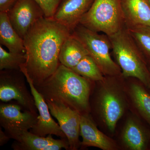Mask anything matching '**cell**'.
I'll return each instance as SVG.
<instances>
[{
    "instance_id": "obj_1",
    "label": "cell",
    "mask_w": 150,
    "mask_h": 150,
    "mask_svg": "<svg viewBox=\"0 0 150 150\" xmlns=\"http://www.w3.org/2000/svg\"><path fill=\"white\" fill-rule=\"evenodd\" d=\"M71 33L54 18L46 17L38 21L28 31L23 39L27 61L21 71L34 86L51 76L61 64L60 50Z\"/></svg>"
},
{
    "instance_id": "obj_21",
    "label": "cell",
    "mask_w": 150,
    "mask_h": 150,
    "mask_svg": "<svg viewBox=\"0 0 150 150\" xmlns=\"http://www.w3.org/2000/svg\"><path fill=\"white\" fill-rule=\"evenodd\" d=\"M27 61L25 53L7 52L0 45V71L21 70L25 68Z\"/></svg>"
},
{
    "instance_id": "obj_24",
    "label": "cell",
    "mask_w": 150,
    "mask_h": 150,
    "mask_svg": "<svg viewBox=\"0 0 150 150\" xmlns=\"http://www.w3.org/2000/svg\"><path fill=\"white\" fill-rule=\"evenodd\" d=\"M16 0H0V12L7 13Z\"/></svg>"
},
{
    "instance_id": "obj_5",
    "label": "cell",
    "mask_w": 150,
    "mask_h": 150,
    "mask_svg": "<svg viewBox=\"0 0 150 150\" xmlns=\"http://www.w3.org/2000/svg\"><path fill=\"white\" fill-rule=\"evenodd\" d=\"M71 34L83 44L103 75L115 76L120 74L121 69L110 56L112 47L107 35L100 34L80 24L75 28Z\"/></svg>"
},
{
    "instance_id": "obj_18",
    "label": "cell",
    "mask_w": 150,
    "mask_h": 150,
    "mask_svg": "<svg viewBox=\"0 0 150 150\" xmlns=\"http://www.w3.org/2000/svg\"><path fill=\"white\" fill-rule=\"evenodd\" d=\"M122 140L126 148L131 150L146 149L148 135L139 123L129 118L126 121L122 134Z\"/></svg>"
},
{
    "instance_id": "obj_7",
    "label": "cell",
    "mask_w": 150,
    "mask_h": 150,
    "mask_svg": "<svg viewBox=\"0 0 150 150\" xmlns=\"http://www.w3.org/2000/svg\"><path fill=\"white\" fill-rule=\"evenodd\" d=\"M97 105L108 129L114 132L117 122L125 111L126 105L122 93L115 86L105 84L98 93Z\"/></svg>"
},
{
    "instance_id": "obj_20",
    "label": "cell",
    "mask_w": 150,
    "mask_h": 150,
    "mask_svg": "<svg viewBox=\"0 0 150 150\" xmlns=\"http://www.w3.org/2000/svg\"><path fill=\"white\" fill-rule=\"evenodd\" d=\"M71 69L91 81L103 82L105 81L104 75L89 55L85 56L76 67Z\"/></svg>"
},
{
    "instance_id": "obj_13",
    "label": "cell",
    "mask_w": 150,
    "mask_h": 150,
    "mask_svg": "<svg viewBox=\"0 0 150 150\" xmlns=\"http://www.w3.org/2000/svg\"><path fill=\"white\" fill-rule=\"evenodd\" d=\"M94 0H64L56 11L53 18L67 27L71 33L80 24Z\"/></svg>"
},
{
    "instance_id": "obj_10",
    "label": "cell",
    "mask_w": 150,
    "mask_h": 150,
    "mask_svg": "<svg viewBox=\"0 0 150 150\" xmlns=\"http://www.w3.org/2000/svg\"><path fill=\"white\" fill-rule=\"evenodd\" d=\"M11 102L0 104V125L6 134L32 129L37 123L38 115L24 109L16 101Z\"/></svg>"
},
{
    "instance_id": "obj_14",
    "label": "cell",
    "mask_w": 150,
    "mask_h": 150,
    "mask_svg": "<svg viewBox=\"0 0 150 150\" xmlns=\"http://www.w3.org/2000/svg\"><path fill=\"white\" fill-rule=\"evenodd\" d=\"M80 136L82 138L81 146L95 147L103 150L115 149L116 146L109 137L98 129L89 113L81 115Z\"/></svg>"
},
{
    "instance_id": "obj_19",
    "label": "cell",
    "mask_w": 150,
    "mask_h": 150,
    "mask_svg": "<svg viewBox=\"0 0 150 150\" xmlns=\"http://www.w3.org/2000/svg\"><path fill=\"white\" fill-rule=\"evenodd\" d=\"M130 93L135 107L150 125V95L144 87L137 84L131 85Z\"/></svg>"
},
{
    "instance_id": "obj_3",
    "label": "cell",
    "mask_w": 150,
    "mask_h": 150,
    "mask_svg": "<svg viewBox=\"0 0 150 150\" xmlns=\"http://www.w3.org/2000/svg\"><path fill=\"white\" fill-rule=\"evenodd\" d=\"M113 55L124 77L138 79L150 88V71L145 56L126 27L108 36Z\"/></svg>"
},
{
    "instance_id": "obj_8",
    "label": "cell",
    "mask_w": 150,
    "mask_h": 150,
    "mask_svg": "<svg viewBox=\"0 0 150 150\" xmlns=\"http://www.w3.org/2000/svg\"><path fill=\"white\" fill-rule=\"evenodd\" d=\"M51 115L58 121L59 126L66 135L69 150H76L81 146L80 142L81 115L61 103L46 100Z\"/></svg>"
},
{
    "instance_id": "obj_12",
    "label": "cell",
    "mask_w": 150,
    "mask_h": 150,
    "mask_svg": "<svg viewBox=\"0 0 150 150\" xmlns=\"http://www.w3.org/2000/svg\"><path fill=\"white\" fill-rule=\"evenodd\" d=\"M25 76L29 85L38 112L37 123L29 131L33 134L41 137L52 135L61 138H67L60 128L59 123H56L52 118L45 100L35 88L30 78L28 76Z\"/></svg>"
},
{
    "instance_id": "obj_28",
    "label": "cell",
    "mask_w": 150,
    "mask_h": 150,
    "mask_svg": "<svg viewBox=\"0 0 150 150\" xmlns=\"http://www.w3.org/2000/svg\"></svg>"
},
{
    "instance_id": "obj_22",
    "label": "cell",
    "mask_w": 150,
    "mask_h": 150,
    "mask_svg": "<svg viewBox=\"0 0 150 150\" xmlns=\"http://www.w3.org/2000/svg\"><path fill=\"white\" fill-rule=\"evenodd\" d=\"M127 28L144 56L150 58V26L138 25Z\"/></svg>"
},
{
    "instance_id": "obj_15",
    "label": "cell",
    "mask_w": 150,
    "mask_h": 150,
    "mask_svg": "<svg viewBox=\"0 0 150 150\" xmlns=\"http://www.w3.org/2000/svg\"><path fill=\"white\" fill-rule=\"evenodd\" d=\"M126 28L138 25L150 26V4L148 0H121Z\"/></svg>"
},
{
    "instance_id": "obj_25",
    "label": "cell",
    "mask_w": 150,
    "mask_h": 150,
    "mask_svg": "<svg viewBox=\"0 0 150 150\" xmlns=\"http://www.w3.org/2000/svg\"><path fill=\"white\" fill-rule=\"evenodd\" d=\"M10 138L6 134L5 132H4L0 129V146H3L6 144L9 140Z\"/></svg>"
},
{
    "instance_id": "obj_17",
    "label": "cell",
    "mask_w": 150,
    "mask_h": 150,
    "mask_svg": "<svg viewBox=\"0 0 150 150\" xmlns=\"http://www.w3.org/2000/svg\"><path fill=\"white\" fill-rule=\"evenodd\" d=\"M0 45L9 52L25 53L24 40L14 29L6 12H0Z\"/></svg>"
},
{
    "instance_id": "obj_26",
    "label": "cell",
    "mask_w": 150,
    "mask_h": 150,
    "mask_svg": "<svg viewBox=\"0 0 150 150\" xmlns=\"http://www.w3.org/2000/svg\"><path fill=\"white\" fill-rule=\"evenodd\" d=\"M148 1H149V2L150 4V0H148Z\"/></svg>"
},
{
    "instance_id": "obj_4",
    "label": "cell",
    "mask_w": 150,
    "mask_h": 150,
    "mask_svg": "<svg viewBox=\"0 0 150 150\" xmlns=\"http://www.w3.org/2000/svg\"><path fill=\"white\" fill-rule=\"evenodd\" d=\"M80 24L108 36L114 35L126 27L121 0H94Z\"/></svg>"
},
{
    "instance_id": "obj_2",
    "label": "cell",
    "mask_w": 150,
    "mask_h": 150,
    "mask_svg": "<svg viewBox=\"0 0 150 150\" xmlns=\"http://www.w3.org/2000/svg\"><path fill=\"white\" fill-rule=\"evenodd\" d=\"M91 81L61 64L53 75L35 87L45 100L61 103L82 115L90 111Z\"/></svg>"
},
{
    "instance_id": "obj_6",
    "label": "cell",
    "mask_w": 150,
    "mask_h": 150,
    "mask_svg": "<svg viewBox=\"0 0 150 150\" xmlns=\"http://www.w3.org/2000/svg\"><path fill=\"white\" fill-rule=\"evenodd\" d=\"M25 80L21 70L0 71V100L3 102L16 101L24 109L38 115L33 96L28 90Z\"/></svg>"
},
{
    "instance_id": "obj_9",
    "label": "cell",
    "mask_w": 150,
    "mask_h": 150,
    "mask_svg": "<svg viewBox=\"0 0 150 150\" xmlns=\"http://www.w3.org/2000/svg\"><path fill=\"white\" fill-rule=\"evenodd\" d=\"M7 14L14 29L23 39L31 26L45 17L43 9L34 0H16Z\"/></svg>"
},
{
    "instance_id": "obj_23",
    "label": "cell",
    "mask_w": 150,
    "mask_h": 150,
    "mask_svg": "<svg viewBox=\"0 0 150 150\" xmlns=\"http://www.w3.org/2000/svg\"><path fill=\"white\" fill-rule=\"evenodd\" d=\"M43 9L45 16L53 18L55 13L64 0H34Z\"/></svg>"
},
{
    "instance_id": "obj_27",
    "label": "cell",
    "mask_w": 150,
    "mask_h": 150,
    "mask_svg": "<svg viewBox=\"0 0 150 150\" xmlns=\"http://www.w3.org/2000/svg\"><path fill=\"white\" fill-rule=\"evenodd\" d=\"M149 69L150 71V65L149 67Z\"/></svg>"
},
{
    "instance_id": "obj_11",
    "label": "cell",
    "mask_w": 150,
    "mask_h": 150,
    "mask_svg": "<svg viewBox=\"0 0 150 150\" xmlns=\"http://www.w3.org/2000/svg\"><path fill=\"white\" fill-rule=\"evenodd\" d=\"M15 140L11 148L14 150H69L67 138L55 139L52 135L47 137L35 135L28 130H21L7 134Z\"/></svg>"
},
{
    "instance_id": "obj_16",
    "label": "cell",
    "mask_w": 150,
    "mask_h": 150,
    "mask_svg": "<svg viewBox=\"0 0 150 150\" xmlns=\"http://www.w3.org/2000/svg\"><path fill=\"white\" fill-rule=\"evenodd\" d=\"M89 55L80 41L72 34L63 43L59 56L61 64L70 69L76 67L85 56Z\"/></svg>"
}]
</instances>
